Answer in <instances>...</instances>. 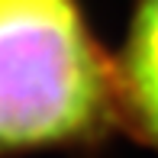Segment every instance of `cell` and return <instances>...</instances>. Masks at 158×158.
<instances>
[{"label": "cell", "mask_w": 158, "mask_h": 158, "mask_svg": "<svg viewBox=\"0 0 158 158\" xmlns=\"http://www.w3.org/2000/svg\"><path fill=\"white\" fill-rule=\"evenodd\" d=\"M119 106L158 148V0H139L116 64Z\"/></svg>", "instance_id": "2"}, {"label": "cell", "mask_w": 158, "mask_h": 158, "mask_svg": "<svg viewBox=\"0 0 158 158\" xmlns=\"http://www.w3.org/2000/svg\"><path fill=\"white\" fill-rule=\"evenodd\" d=\"M116 106V68L77 0H0V155L87 142Z\"/></svg>", "instance_id": "1"}]
</instances>
